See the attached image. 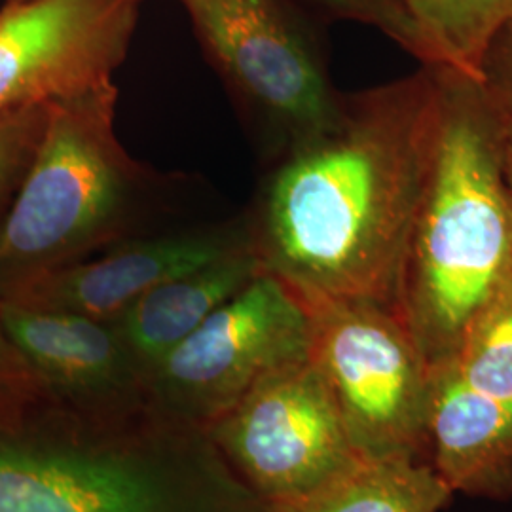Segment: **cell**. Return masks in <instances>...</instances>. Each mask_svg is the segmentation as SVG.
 <instances>
[{
    "mask_svg": "<svg viewBox=\"0 0 512 512\" xmlns=\"http://www.w3.org/2000/svg\"><path fill=\"white\" fill-rule=\"evenodd\" d=\"M439 67L344 95L332 128L274 160L247 217L262 270L300 298L393 308L439 129Z\"/></svg>",
    "mask_w": 512,
    "mask_h": 512,
    "instance_id": "6da1fadb",
    "label": "cell"
},
{
    "mask_svg": "<svg viewBox=\"0 0 512 512\" xmlns=\"http://www.w3.org/2000/svg\"><path fill=\"white\" fill-rule=\"evenodd\" d=\"M0 512H274L207 425L150 395L74 403L44 385L0 404Z\"/></svg>",
    "mask_w": 512,
    "mask_h": 512,
    "instance_id": "7a4b0ae2",
    "label": "cell"
},
{
    "mask_svg": "<svg viewBox=\"0 0 512 512\" xmlns=\"http://www.w3.org/2000/svg\"><path fill=\"white\" fill-rule=\"evenodd\" d=\"M439 67V65H437ZM439 129L393 310L433 370L511 272L509 118L475 78L439 67Z\"/></svg>",
    "mask_w": 512,
    "mask_h": 512,
    "instance_id": "3957f363",
    "label": "cell"
},
{
    "mask_svg": "<svg viewBox=\"0 0 512 512\" xmlns=\"http://www.w3.org/2000/svg\"><path fill=\"white\" fill-rule=\"evenodd\" d=\"M114 80L52 103L37 158L0 224V300L128 238L147 171L116 133Z\"/></svg>",
    "mask_w": 512,
    "mask_h": 512,
    "instance_id": "277c9868",
    "label": "cell"
},
{
    "mask_svg": "<svg viewBox=\"0 0 512 512\" xmlns=\"http://www.w3.org/2000/svg\"><path fill=\"white\" fill-rule=\"evenodd\" d=\"M179 2L272 162L336 124L344 93L334 88L325 50L293 0Z\"/></svg>",
    "mask_w": 512,
    "mask_h": 512,
    "instance_id": "5b68a950",
    "label": "cell"
},
{
    "mask_svg": "<svg viewBox=\"0 0 512 512\" xmlns=\"http://www.w3.org/2000/svg\"><path fill=\"white\" fill-rule=\"evenodd\" d=\"M300 300L310 317V359L329 385L355 454L427 459L435 370L399 315L366 300Z\"/></svg>",
    "mask_w": 512,
    "mask_h": 512,
    "instance_id": "8992f818",
    "label": "cell"
},
{
    "mask_svg": "<svg viewBox=\"0 0 512 512\" xmlns=\"http://www.w3.org/2000/svg\"><path fill=\"white\" fill-rule=\"evenodd\" d=\"M310 355V317L279 277L260 272L147 374L150 399L209 425L279 366Z\"/></svg>",
    "mask_w": 512,
    "mask_h": 512,
    "instance_id": "52a82bcc",
    "label": "cell"
},
{
    "mask_svg": "<svg viewBox=\"0 0 512 512\" xmlns=\"http://www.w3.org/2000/svg\"><path fill=\"white\" fill-rule=\"evenodd\" d=\"M207 429L236 473L272 505L311 494L357 458L310 355L260 378Z\"/></svg>",
    "mask_w": 512,
    "mask_h": 512,
    "instance_id": "ba28073f",
    "label": "cell"
},
{
    "mask_svg": "<svg viewBox=\"0 0 512 512\" xmlns=\"http://www.w3.org/2000/svg\"><path fill=\"white\" fill-rule=\"evenodd\" d=\"M143 0H29L0 8V114L114 80Z\"/></svg>",
    "mask_w": 512,
    "mask_h": 512,
    "instance_id": "9c48e42d",
    "label": "cell"
},
{
    "mask_svg": "<svg viewBox=\"0 0 512 512\" xmlns=\"http://www.w3.org/2000/svg\"><path fill=\"white\" fill-rule=\"evenodd\" d=\"M251 245L247 217L154 238L120 239L97 255L44 275L2 300L116 321L167 279Z\"/></svg>",
    "mask_w": 512,
    "mask_h": 512,
    "instance_id": "30bf717a",
    "label": "cell"
},
{
    "mask_svg": "<svg viewBox=\"0 0 512 512\" xmlns=\"http://www.w3.org/2000/svg\"><path fill=\"white\" fill-rule=\"evenodd\" d=\"M0 323L48 391L74 403L148 397L147 372L112 321L0 300Z\"/></svg>",
    "mask_w": 512,
    "mask_h": 512,
    "instance_id": "8fae6325",
    "label": "cell"
},
{
    "mask_svg": "<svg viewBox=\"0 0 512 512\" xmlns=\"http://www.w3.org/2000/svg\"><path fill=\"white\" fill-rule=\"evenodd\" d=\"M427 459L452 494L512 497V399L463 384L450 365L435 368Z\"/></svg>",
    "mask_w": 512,
    "mask_h": 512,
    "instance_id": "7c38bea8",
    "label": "cell"
},
{
    "mask_svg": "<svg viewBox=\"0 0 512 512\" xmlns=\"http://www.w3.org/2000/svg\"><path fill=\"white\" fill-rule=\"evenodd\" d=\"M260 272L264 270L253 245L243 247L202 268L167 279L112 323L148 374Z\"/></svg>",
    "mask_w": 512,
    "mask_h": 512,
    "instance_id": "4fadbf2b",
    "label": "cell"
},
{
    "mask_svg": "<svg viewBox=\"0 0 512 512\" xmlns=\"http://www.w3.org/2000/svg\"><path fill=\"white\" fill-rule=\"evenodd\" d=\"M427 459L363 458L274 512H440L452 499Z\"/></svg>",
    "mask_w": 512,
    "mask_h": 512,
    "instance_id": "5bb4252c",
    "label": "cell"
},
{
    "mask_svg": "<svg viewBox=\"0 0 512 512\" xmlns=\"http://www.w3.org/2000/svg\"><path fill=\"white\" fill-rule=\"evenodd\" d=\"M425 50L423 65L448 67L478 80L482 54L512 16V0H399Z\"/></svg>",
    "mask_w": 512,
    "mask_h": 512,
    "instance_id": "9a60e30c",
    "label": "cell"
},
{
    "mask_svg": "<svg viewBox=\"0 0 512 512\" xmlns=\"http://www.w3.org/2000/svg\"><path fill=\"white\" fill-rule=\"evenodd\" d=\"M448 365L476 391L512 399V272L473 315Z\"/></svg>",
    "mask_w": 512,
    "mask_h": 512,
    "instance_id": "2e32d148",
    "label": "cell"
},
{
    "mask_svg": "<svg viewBox=\"0 0 512 512\" xmlns=\"http://www.w3.org/2000/svg\"><path fill=\"white\" fill-rule=\"evenodd\" d=\"M52 103L40 101L0 114V224L37 158Z\"/></svg>",
    "mask_w": 512,
    "mask_h": 512,
    "instance_id": "e0dca14e",
    "label": "cell"
},
{
    "mask_svg": "<svg viewBox=\"0 0 512 512\" xmlns=\"http://www.w3.org/2000/svg\"><path fill=\"white\" fill-rule=\"evenodd\" d=\"M330 18L348 19L382 31L408 54L425 63L420 35L399 0H304Z\"/></svg>",
    "mask_w": 512,
    "mask_h": 512,
    "instance_id": "ac0fdd59",
    "label": "cell"
},
{
    "mask_svg": "<svg viewBox=\"0 0 512 512\" xmlns=\"http://www.w3.org/2000/svg\"><path fill=\"white\" fill-rule=\"evenodd\" d=\"M478 82L495 107L512 120V16L490 38L480 59Z\"/></svg>",
    "mask_w": 512,
    "mask_h": 512,
    "instance_id": "d6986e66",
    "label": "cell"
},
{
    "mask_svg": "<svg viewBox=\"0 0 512 512\" xmlns=\"http://www.w3.org/2000/svg\"><path fill=\"white\" fill-rule=\"evenodd\" d=\"M37 376L14 348L6 330L0 323V403L14 399L38 387Z\"/></svg>",
    "mask_w": 512,
    "mask_h": 512,
    "instance_id": "ffe728a7",
    "label": "cell"
},
{
    "mask_svg": "<svg viewBox=\"0 0 512 512\" xmlns=\"http://www.w3.org/2000/svg\"><path fill=\"white\" fill-rule=\"evenodd\" d=\"M503 167H505V179L512 192V120L507 124L505 133V145H503Z\"/></svg>",
    "mask_w": 512,
    "mask_h": 512,
    "instance_id": "44dd1931",
    "label": "cell"
},
{
    "mask_svg": "<svg viewBox=\"0 0 512 512\" xmlns=\"http://www.w3.org/2000/svg\"><path fill=\"white\" fill-rule=\"evenodd\" d=\"M29 0H4V6H16V4H25Z\"/></svg>",
    "mask_w": 512,
    "mask_h": 512,
    "instance_id": "7402d4cb",
    "label": "cell"
},
{
    "mask_svg": "<svg viewBox=\"0 0 512 512\" xmlns=\"http://www.w3.org/2000/svg\"><path fill=\"white\" fill-rule=\"evenodd\" d=\"M511 272H512V253H511Z\"/></svg>",
    "mask_w": 512,
    "mask_h": 512,
    "instance_id": "603a6c76",
    "label": "cell"
}]
</instances>
